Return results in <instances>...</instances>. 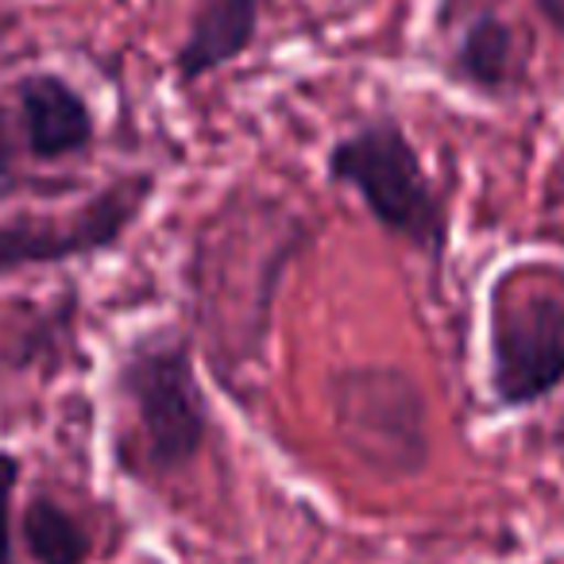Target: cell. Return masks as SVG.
Listing matches in <instances>:
<instances>
[{"mask_svg": "<svg viewBox=\"0 0 564 564\" xmlns=\"http://www.w3.org/2000/svg\"><path fill=\"white\" fill-rule=\"evenodd\" d=\"M487 387L499 410L518 414L564 387V271L507 267L487 291Z\"/></svg>", "mask_w": 564, "mask_h": 564, "instance_id": "1", "label": "cell"}, {"mask_svg": "<svg viewBox=\"0 0 564 564\" xmlns=\"http://www.w3.org/2000/svg\"><path fill=\"white\" fill-rule=\"evenodd\" d=\"M325 178L329 186L352 189L383 232L406 240L441 267L448 251V205L399 120L376 117L340 135L325 151Z\"/></svg>", "mask_w": 564, "mask_h": 564, "instance_id": "2", "label": "cell"}, {"mask_svg": "<svg viewBox=\"0 0 564 564\" xmlns=\"http://www.w3.org/2000/svg\"><path fill=\"white\" fill-rule=\"evenodd\" d=\"M117 391L132 406L155 476L186 471L202 456L209 441V402L189 340L174 333L132 340L117 364Z\"/></svg>", "mask_w": 564, "mask_h": 564, "instance_id": "3", "label": "cell"}, {"mask_svg": "<svg viewBox=\"0 0 564 564\" xmlns=\"http://www.w3.org/2000/svg\"><path fill=\"white\" fill-rule=\"evenodd\" d=\"M333 425L345 448L383 479H414L430 464L425 399L399 368H345L333 376Z\"/></svg>", "mask_w": 564, "mask_h": 564, "instance_id": "4", "label": "cell"}, {"mask_svg": "<svg viewBox=\"0 0 564 564\" xmlns=\"http://www.w3.org/2000/svg\"><path fill=\"white\" fill-rule=\"evenodd\" d=\"M155 197V174L132 171L105 182L70 213H20L0 220V279L112 251Z\"/></svg>", "mask_w": 564, "mask_h": 564, "instance_id": "5", "label": "cell"}, {"mask_svg": "<svg viewBox=\"0 0 564 564\" xmlns=\"http://www.w3.org/2000/svg\"><path fill=\"white\" fill-rule=\"evenodd\" d=\"M24 148L35 163H63L86 155L97 140V120L89 101L63 74L35 70L17 82Z\"/></svg>", "mask_w": 564, "mask_h": 564, "instance_id": "6", "label": "cell"}, {"mask_svg": "<svg viewBox=\"0 0 564 564\" xmlns=\"http://www.w3.org/2000/svg\"><path fill=\"white\" fill-rule=\"evenodd\" d=\"M267 0H197L189 17L186 40L174 51V78L178 86H197L209 74L251 51L259 35Z\"/></svg>", "mask_w": 564, "mask_h": 564, "instance_id": "7", "label": "cell"}, {"mask_svg": "<svg viewBox=\"0 0 564 564\" xmlns=\"http://www.w3.org/2000/svg\"><path fill=\"white\" fill-rule=\"evenodd\" d=\"M448 78L479 97H502L522 82V55L518 35L499 12L484 9L464 24L453 55H448Z\"/></svg>", "mask_w": 564, "mask_h": 564, "instance_id": "8", "label": "cell"}, {"mask_svg": "<svg viewBox=\"0 0 564 564\" xmlns=\"http://www.w3.org/2000/svg\"><path fill=\"white\" fill-rule=\"evenodd\" d=\"M20 538L32 564H86L94 553L89 530L51 495H32L20 518Z\"/></svg>", "mask_w": 564, "mask_h": 564, "instance_id": "9", "label": "cell"}, {"mask_svg": "<svg viewBox=\"0 0 564 564\" xmlns=\"http://www.w3.org/2000/svg\"><path fill=\"white\" fill-rule=\"evenodd\" d=\"M24 476V464L17 453L0 448V564H17V538H12V499Z\"/></svg>", "mask_w": 564, "mask_h": 564, "instance_id": "10", "label": "cell"}, {"mask_svg": "<svg viewBox=\"0 0 564 564\" xmlns=\"http://www.w3.org/2000/svg\"><path fill=\"white\" fill-rule=\"evenodd\" d=\"M12 171H17V140H12L9 112L0 105V182L12 178Z\"/></svg>", "mask_w": 564, "mask_h": 564, "instance_id": "11", "label": "cell"}, {"mask_svg": "<svg viewBox=\"0 0 564 564\" xmlns=\"http://www.w3.org/2000/svg\"><path fill=\"white\" fill-rule=\"evenodd\" d=\"M464 4H468V0H433V28L448 32V28L456 24V17H460Z\"/></svg>", "mask_w": 564, "mask_h": 564, "instance_id": "12", "label": "cell"}, {"mask_svg": "<svg viewBox=\"0 0 564 564\" xmlns=\"http://www.w3.org/2000/svg\"><path fill=\"white\" fill-rule=\"evenodd\" d=\"M533 12L564 40V0H533Z\"/></svg>", "mask_w": 564, "mask_h": 564, "instance_id": "13", "label": "cell"}, {"mask_svg": "<svg viewBox=\"0 0 564 564\" xmlns=\"http://www.w3.org/2000/svg\"><path fill=\"white\" fill-rule=\"evenodd\" d=\"M151 564H159V561H151Z\"/></svg>", "mask_w": 564, "mask_h": 564, "instance_id": "14", "label": "cell"}]
</instances>
